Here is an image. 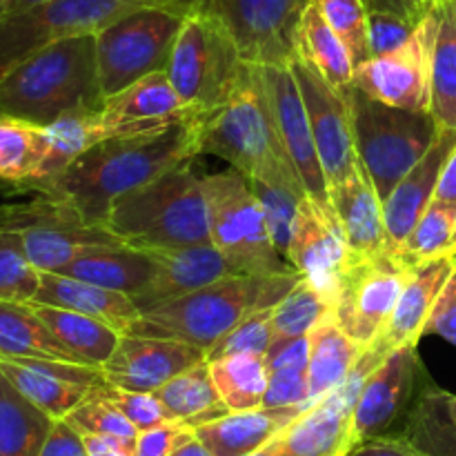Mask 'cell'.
<instances>
[{"mask_svg":"<svg viewBox=\"0 0 456 456\" xmlns=\"http://www.w3.org/2000/svg\"><path fill=\"white\" fill-rule=\"evenodd\" d=\"M410 267L392 254L359 261L338 292L334 319L361 343L374 346L386 334Z\"/></svg>","mask_w":456,"mask_h":456,"instance_id":"5bb4252c","label":"cell"},{"mask_svg":"<svg viewBox=\"0 0 456 456\" xmlns=\"http://www.w3.org/2000/svg\"><path fill=\"white\" fill-rule=\"evenodd\" d=\"M419 377L417 346L395 347L368 374L354 410L356 444L381 436L408 410Z\"/></svg>","mask_w":456,"mask_h":456,"instance_id":"d6986e66","label":"cell"},{"mask_svg":"<svg viewBox=\"0 0 456 456\" xmlns=\"http://www.w3.org/2000/svg\"><path fill=\"white\" fill-rule=\"evenodd\" d=\"M289 67L301 87L321 165L332 187L350 176L359 163L350 101L298 56L289 61Z\"/></svg>","mask_w":456,"mask_h":456,"instance_id":"9a60e30c","label":"cell"},{"mask_svg":"<svg viewBox=\"0 0 456 456\" xmlns=\"http://www.w3.org/2000/svg\"><path fill=\"white\" fill-rule=\"evenodd\" d=\"M316 7L325 16L350 49L354 65L359 67L370 58L368 49V7L365 0H314Z\"/></svg>","mask_w":456,"mask_h":456,"instance_id":"f6af8a7d","label":"cell"},{"mask_svg":"<svg viewBox=\"0 0 456 456\" xmlns=\"http://www.w3.org/2000/svg\"><path fill=\"white\" fill-rule=\"evenodd\" d=\"M0 359H53L80 363L29 303L0 301ZM85 365V363H83Z\"/></svg>","mask_w":456,"mask_h":456,"instance_id":"1f68e13d","label":"cell"},{"mask_svg":"<svg viewBox=\"0 0 456 456\" xmlns=\"http://www.w3.org/2000/svg\"><path fill=\"white\" fill-rule=\"evenodd\" d=\"M379 343L363 352L347 381L316 403L307 405L272 444L270 456H347L356 445L354 410L368 374L386 359Z\"/></svg>","mask_w":456,"mask_h":456,"instance_id":"7c38bea8","label":"cell"},{"mask_svg":"<svg viewBox=\"0 0 456 456\" xmlns=\"http://www.w3.org/2000/svg\"><path fill=\"white\" fill-rule=\"evenodd\" d=\"M40 288V270L29 261L18 232L0 227V301H34Z\"/></svg>","mask_w":456,"mask_h":456,"instance_id":"7bdbcfd3","label":"cell"},{"mask_svg":"<svg viewBox=\"0 0 456 456\" xmlns=\"http://www.w3.org/2000/svg\"><path fill=\"white\" fill-rule=\"evenodd\" d=\"M263 74H265L267 94H270L276 127H279L285 151H288L307 196L338 227L337 214H334L332 203H330L328 178H325L323 165H321L319 150H316L314 134H312L305 101H303L297 76H294L289 65H263Z\"/></svg>","mask_w":456,"mask_h":456,"instance_id":"2e32d148","label":"cell"},{"mask_svg":"<svg viewBox=\"0 0 456 456\" xmlns=\"http://www.w3.org/2000/svg\"><path fill=\"white\" fill-rule=\"evenodd\" d=\"M423 334H436L456 347V274L448 281L441 297L436 298Z\"/></svg>","mask_w":456,"mask_h":456,"instance_id":"f5cc1de1","label":"cell"},{"mask_svg":"<svg viewBox=\"0 0 456 456\" xmlns=\"http://www.w3.org/2000/svg\"><path fill=\"white\" fill-rule=\"evenodd\" d=\"M34 303L94 316L98 321H105L120 334L127 332L129 325L142 314L129 294L114 292V289L101 288V285L87 283L74 276L58 274V272H40V288Z\"/></svg>","mask_w":456,"mask_h":456,"instance_id":"4316f807","label":"cell"},{"mask_svg":"<svg viewBox=\"0 0 456 456\" xmlns=\"http://www.w3.org/2000/svg\"><path fill=\"white\" fill-rule=\"evenodd\" d=\"M354 123L356 154L386 203L396 183L435 145L441 125L430 111L386 105L352 87L347 94Z\"/></svg>","mask_w":456,"mask_h":456,"instance_id":"8992f818","label":"cell"},{"mask_svg":"<svg viewBox=\"0 0 456 456\" xmlns=\"http://www.w3.org/2000/svg\"><path fill=\"white\" fill-rule=\"evenodd\" d=\"M190 114H196V111L183 105L165 69L151 71L125 87L123 92L105 98V105L101 110L107 127L116 132L167 125Z\"/></svg>","mask_w":456,"mask_h":456,"instance_id":"d4e9b609","label":"cell"},{"mask_svg":"<svg viewBox=\"0 0 456 456\" xmlns=\"http://www.w3.org/2000/svg\"><path fill=\"white\" fill-rule=\"evenodd\" d=\"M267 368L272 370H301L310 361V334L303 337L274 338L265 354Z\"/></svg>","mask_w":456,"mask_h":456,"instance_id":"816d5d0a","label":"cell"},{"mask_svg":"<svg viewBox=\"0 0 456 456\" xmlns=\"http://www.w3.org/2000/svg\"><path fill=\"white\" fill-rule=\"evenodd\" d=\"M214 386L230 412L263 408L270 368L263 354H232L208 361Z\"/></svg>","mask_w":456,"mask_h":456,"instance_id":"d590c367","label":"cell"},{"mask_svg":"<svg viewBox=\"0 0 456 456\" xmlns=\"http://www.w3.org/2000/svg\"><path fill=\"white\" fill-rule=\"evenodd\" d=\"M203 116L105 138L34 190L69 203L89 225H102L120 196L199 159Z\"/></svg>","mask_w":456,"mask_h":456,"instance_id":"6da1fadb","label":"cell"},{"mask_svg":"<svg viewBox=\"0 0 456 456\" xmlns=\"http://www.w3.org/2000/svg\"><path fill=\"white\" fill-rule=\"evenodd\" d=\"M154 395L159 396V401L165 405L174 421H183L190 428L230 412L223 405L221 395L214 386L208 359L174 377Z\"/></svg>","mask_w":456,"mask_h":456,"instance_id":"e575fe53","label":"cell"},{"mask_svg":"<svg viewBox=\"0 0 456 456\" xmlns=\"http://www.w3.org/2000/svg\"><path fill=\"white\" fill-rule=\"evenodd\" d=\"M167 456H214V454L200 444L199 436L194 435V430H187Z\"/></svg>","mask_w":456,"mask_h":456,"instance_id":"680465c9","label":"cell"},{"mask_svg":"<svg viewBox=\"0 0 456 456\" xmlns=\"http://www.w3.org/2000/svg\"><path fill=\"white\" fill-rule=\"evenodd\" d=\"M456 145V129L441 127L435 145L423 154V159L396 183L392 194L383 203L386 216V252L395 254L403 245L410 232L423 216L428 205L435 200L441 172L445 160Z\"/></svg>","mask_w":456,"mask_h":456,"instance_id":"7402d4cb","label":"cell"},{"mask_svg":"<svg viewBox=\"0 0 456 456\" xmlns=\"http://www.w3.org/2000/svg\"><path fill=\"white\" fill-rule=\"evenodd\" d=\"M419 454H421V456H426V454H423V452H419Z\"/></svg>","mask_w":456,"mask_h":456,"instance_id":"03108f58","label":"cell"},{"mask_svg":"<svg viewBox=\"0 0 456 456\" xmlns=\"http://www.w3.org/2000/svg\"><path fill=\"white\" fill-rule=\"evenodd\" d=\"M450 248H456V225H454V234H452V243H450Z\"/></svg>","mask_w":456,"mask_h":456,"instance_id":"e7e4bbea","label":"cell"},{"mask_svg":"<svg viewBox=\"0 0 456 456\" xmlns=\"http://www.w3.org/2000/svg\"><path fill=\"white\" fill-rule=\"evenodd\" d=\"M294 49L297 56L314 67L334 89L347 96L354 87V58L341 36L325 20L314 0H305L303 4L297 36H294Z\"/></svg>","mask_w":456,"mask_h":456,"instance_id":"f1b7e54d","label":"cell"},{"mask_svg":"<svg viewBox=\"0 0 456 456\" xmlns=\"http://www.w3.org/2000/svg\"><path fill=\"white\" fill-rule=\"evenodd\" d=\"M190 165L120 196L102 227L141 249L212 243L203 176H196Z\"/></svg>","mask_w":456,"mask_h":456,"instance_id":"5b68a950","label":"cell"},{"mask_svg":"<svg viewBox=\"0 0 456 456\" xmlns=\"http://www.w3.org/2000/svg\"><path fill=\"white\" fill-rule=\"evenodd\" d=\"M307 405L227 412L191 428L214 456H252L276 439Z\"/></svg>","mask_w":456,"mask_h":456,"instance_id":"484cf974","label":"cell"},{"mask_svg":"<svg viewBox=\"0 0 456 456\" xmlns=\"http://www.w3.org/2000/svg\"><path fill=\"white\" fill-rule=\"evenodd\" d=\"M288 263L337 303L338 292L359 258L352 254L343 232L307 196L298 208Z\"/></svg>","mask_w":456,"mask_h":456,"instance_id":"e0dca14e","label":"cell"},{"mask_svg":"<svg viewBox=\"0 0 456 456\" xmlns=\"http://www.w3.org/2000/svg\"><path fill=\"white\" fill-rule=\"evenodd\" d=\"M96 34L56 40L0 76V114L52 125L61 116L102 110Z\"/></svg>","mask_w":456,"mask_h":456,"instance_id":"7a4b0ae2","label":"cell"},{"mask_svg":"<svg viewBox=\"0 0 456 456\" xmlns=\"http://www.w3.org/2000/svg\"><path fill=\"white\" fill-rule=\"evenodd\" d=\"M436 31L439 4L419 22L414 34L403 45L361 62L354 69V87L386 105L410 111H430Z\"/></svg>","mask_w":456,"mask_h":456,"instance_id":"4fadbf2b","label":"cell"},{"mask_svg":"<svg viewBox=\"0 0 456 456\" xmlns=\"http://www.w3.org/2000/svg\"><path fill=\"white\" fill-rule=\"evenodd\" d=\"M40 3H47V0H0V18L12 16V13L25 12V9L36 7Z\"/></svg>","mask_w":456,"mask_h":456,"instance_id":"91938a15","label":"cell"},{"mask_svg":"<svg viewBox=\"0 0 456 456\" xmlns=\"http://www.w3.org/2000/svg\"><path fill=\"white\" fill-rule=\"evenodd\" d=\"M454 274L456 248H450L439 256L410 267L395 314H392L386 334L377 341L379 346L386 347L387 352L401 346H419L423 332H426L428 319L432 314V307Z\"/></svg>","mask_w":456,"mask_h":456,"instance_id":"603a6c76","label":"cell"},{"mask_svg":"<svg viewBox=\"0 0 456 456\" xmlns=\"http://www.w3.org/2000/svg\"><path fill=\"white\" fill-rule=\"evenodd\" d=\"M53 421L0 370V456H38Z\"/></svg>","mask_w":456,"mask_h":456,"instance_id":"836d02e7","label":"cell"},{"mask_svg":"<svg viewBox=\"0 0 456 456\" xmlns=\"http://www.w3.org/2000/svg\"><path fill=\"white\" fill-rule=\"evenodd\" d=\"M426 456H456V426L444 403V390H426L408 412L403 435Z\"/></svg>","mask_w":456,"mask_h":456,"instance_id":"f35d334b","label":"cell"},{"mask_svg":"<svg viewBox=\"0 0 456 456\" xmlns=\"http://www.w3.org/2000/svg\"><path fill=\"white\" fill-rule=\"evenodd\" d=\"M252 456H270V452H267V448H263V450H258V452H254Z\"/></svg>","mask_w":456,"mask_h":456,"instance_id":"be15d7a7","label":"cell"},{"mask_svg":"<svg viewBox=\"0 0 456 456\" xmlns=\"http://www.w3.org/2000/svg\"><path fill=\"white\" fill-rule=\"evenodd\" d=\"M430 114L439 120L441 127L456 129V0L439 3Z\"/></svg>","mask_w":456,"mask_h":456,"instance_id":"74e56055","label":"cell"},{"mask_svg":"<svg viewBox=\"0 0 456 456\" xmlns=\"http://www.w3.org/2000/svg\"><path fill=\"white\" fill-rule=\"evenodd\" d=\"M4 377L52 419H65L87 399L102 370L53 359H0Z\"/></svg>","mask_w":456,"mask_h":456,"instance_id":"ffe728a7","label":"cell"},{"mask_svg":"<svg viewBox=\"0 0 456 456\" xmlns=\"http://www.w3.org/2000/svg\"><path fill=\"white\" fill-rule=\"evenodd\" d=\"M65 419L80 432V435H96L105 436V439H114L134 452L138 430L129 423V419L125 417L114 403H110V401L96 390V386L89 390L87 399H85L78 408L71 410Z\"/></svg>","mask_w":456,"mask_h":456,"instance_id":"ee69618b","label":"cell"},{"mask_svg":"<svg viewBox=\"0 0 456 456\" xmlns=\"http://www.w3.org/2000/svg\"><path fill=\"white\" fill-rule=\"evenodd\" d=\"M347 456H421L405 436H372L356 444Z\"/></svg>","mask_w":456,"mask_h":456,"instance_id":"11a10c76","label":"cell"},{"mask_svg":"<svg viewBox=\"0 0 456 456\" xmlns=\"http://www.w3.org/2000/svg\"><path fill=\"white\" fill-rule=\"evenodd\" d=\"M209 232L227 261L249 276L288 274L294 267L281 256L267 230L261 200L248 178L236 169L203 176Z\"/></svg>","mask_w":456,"mask_h":456,"instance_id":"ba28073f","label":"cell"},{"mask_svg":"<svg viewBox=\"0 0 456 456\" xmlns=\"http://www.w3.org/2000/svg\"><path fill=\"white\" fill-rule=\"evenodd\" d=\"M47 154V127L0 114V181L29 185Z\"/></svg>","mask_w":456,"mask_h":456,"instance_id":"8d00e7d4","label":"cell"},{"mask_svg":"<svg viewBox=\"0 0 456 456\" xmlns=\"http://www.w3.org/2000/svg\"><path fill=\"white\" fill-rule=\"evenodd\" d=\"M301 274L297 270L276 276H232L174 301L150 307L125 334L160 337L190 343L208 354L234 325L265 307H274Z\"/></svg>","mask_w":456,"mask_h":456,"instance_id":"277c9868","label":"cell"},{"mask_svg":"<svg viewBox=\"0 0 456 456\" xmlns=\"http://www.w3.org/2000/svg\"><path fill=\"white\" fill-rule=\"evenodd\" d=\"M85 445H87L89 456H134L129 448H125L123 444L114 439H105V436L96 435H83Z\"/></svg>","mask_w":456,"mask_h":456,"instance_id":"6f0895ef","label":"cell"},{"mask_svg":"<svg viewBox=\"0 0 456 456\" xmlns=\"http://www.w3.org/2000/svg\"><path fill=\"white\" fill-rule=\"evenodd\" d=\"M401 3H403L410 12L417 13L419 18H426L428 13H430L432 9L441 3V0H401Z\"/></svg>","mask_w":456,"mask_h":456,"instance_id":"94428289","label":"cell"},{"mask_svg":"<svg viewBox=\"0 0 456 456\" xmlns=\"http://www.w3.org/2000/svg\"><path fill=\"white\" fill-rule=\"evenodd\" d=\"M187 430H191L187 423L167 421L163 426L138 432L136 445H134V456H167Z\"/></svg>","mask_w":456,"mask_h":456,"instance_id":"f907efd6","label":"cell"},{"mask_svg":"<svg viewBox=\"0 0 456 456\" xmlns=\"http://www.w3.org/2000/svg\"><path fill=\"white\" fill-rule=\"evenodd\" d=\"M183 18L163 7H141L98 31L96 61L102 96H114L142 76L165 69Z\"/></svg>","mask_w":456,"mask_h":456,"instance_id":"9c48e42d","label":"cell"},{"mask_svg":"<svg viewBox=\"0 0 456 456\" xmlns=\"http://www.w3.org/2000/svg\"><path fill=\"white\" fill-rule=\"evenodd\" d=\"M205 350L160 337L120 334L111 359L102 365V379L123 390L156 392L185 370L203 363Z\"/></svg>","mask_w":456,"mask_h":456,"instance_id":"ac0fdd59","label":"cell"},{"mask_svg":"<svg viewBox=\"0 0 456 456\" xmlns=\"http://www.w3.org/2000/svg\"><path fill=\"white\" fill-rule=\"evenodd\" d=\"M205 154L227 160L248 181L303 187L276 127L263 65L245 62L230 101L203 116L200 156Z\"/></svg>","mask_w":456,"mask_h":456,"instance_id":"3957f363","label":"cell"},{"mask_svg":"<svg viewBox=\"0 0 456 456\" xmlns=\"http://www.w3.org/2000/svg\"><path fill=\"white\" fill-rule=\"evenodd\" d=\"M292 405H312L307 368L272 370L263 408H292Z\"/></svg>","mask_w":456,"mask_h":456,"instance_id":"681fc988","label":"cell"},{"mask_svg":"<svg viewBox=\"0 0 456 456\" xmlns=\"http://www.w3.org/2000/svg\"><path fill=\"white\" fill-rule=\"evenodd\" d=\"M245 62L234 36L221 22L203 13H187L165 71L187 110L212 114L230 101Z\"/></svg>","mask_w":456,"mask_h":456,"instance_id":"52a82bcc","label":"cell"},{"mask_svg":"<svg viewBox=\"0 0 456 456\" xmlns=\"http://www.w3.org/2000/svg\"><path fill=\"white\" fill-rule=\"evenodd\" d=\"M454 225L456 205L435 199L428 205V209L419 218V223L410 232L408 239L403 240V245L392 256H396L408 267L419 265V263L428 261V258L439 256V254L450 249Z\"/></svg>","mask_w":456,"mask_h":456,"instance_id":"60d3db41","label":"cell"},{"mask_svg":"<svg viewBox=\"0 0 456 456\" xmlns=\"http://www.w3.org/2000/svg\"><path fill=\"white\" fill-rule=\"evenodd\" d=\"M330 203L352 254L359 261L387 254L383 200L361 160L350 176L330 187Z\"/></svg>","mask_w":456,"mask_h":456,"instance_id":"cb8c5ba5","label":"cell"},{"mask_svg":"<svg viewBox=\"0 0 456 456\" xmlns=\"http://www.w3.org/2000/svg\"><path fill=\"white\" fill-rule=\"evenodd\" d=\"M254 194L261 200L263 214H265L267 230H270L272 240L281 256L288 261L289 243H292L294 225H297L298 208L303 199H307V191L303 187L292 185H276V183L265 181H249Z\"/></svg>","mask_w":456,"mask_h":456,"instance_id":"b9f144b4","label":"cell"},{"mask_svg":"<svg viewBox=\"0 0 456 456\" xmlns=\"http://www.w3.org/2000/svg\"><path fill=\"white\" fill-rule=\"evenodd\" d=\"M274 328H272V307L258 310L240 321L230 330L221 341L214 343L208 350V361L223 359L232 354H267L274 343Z\"/></svg>","mask_w":456,"mask_h":456,"instance_id":"bcb514c9","label":"cell"},{"mask_svg":"<svg viewBox=\"0 0 456 456\" xmlns=\"http://www.w3.org/2000/svg\"><path fill=\"white\" fill-rule=\"evenodd\" d=\"M38 456H89L85 436L67 419H56Z\"/></svg>","mask_w":456,"mask_h":456,"instance_id":"db71d44e","label":"cell"},{"mask_svg":"<svg viewBox=\"0 0 456 456\" xmlns=\"http://www.w3.org/2000/svg\"><path fill=\"white\" fill-rule=\"evenodd\" d=\"M96 390L101 392L110 403H114L116 408L129 419V423H132L138 432L163 426V423L167 421H174L154 392L123 390V387H116L111 386V383H107L105 379H101V381L96 383Z\"/></svg>","mask_w":456,"mask_h":456,"instance_id":"c3c4849f","label":"cell"},{"mask_svg":"<svg viewBox=\"0 0 456 456\" xmlns=\"http://www.w3.org/2000/svg\"><path fill=\"white\" fill-rule=\"evenodd\" d=\"M58 274L74 276L114 292L138 297L150 288L156 276V261L147 249L132 245H101L76 256L58 270Z\"/></svg>","mask_w":456,"mask_h":456,"instance_id":"83f0119b","label":"cell"},{"mask_svg":"<svg viewBox=\"0 0 456 456\" xmlns=\"http://www.w3.org/2000/svg\"><path fill=\"white\" fill-rule=\"evenodd\" d=\"M29 305L49 325V330L61 338L62 346L78 356L80 363L102 370V365L111 359V354L118 347L120 332L107 325L105 321L62 310V307L43 305V303L29 301Z\"/></svg>","mask_w":456,"mask_h":456,"instance_id":"d6a6232c","label":"cell"},{"mask_svg":"<svg viewBox=\"0 0 456 456\" xmlns=\"http://www.w3.org/2000/svg\"><path fill=\"white\" fill-rule=\"evenodd\" d=\"M423 18L399 7H368L370 58L381 56L403 45Z\"/></svg>","mask_w":456,"mask_h":456,"instance_id":"7dc6e473","label":"cell"},{"mask_svg":"<svg viewBox=\"0 0 456 456\" xmlns=\"http://www.w3.org/2000/svg\"><path fill=\"white\" fill-rule=\"evenodd\" d=\"M141 7L159 0H47L25 12L0 18V76L29 53L71 36L98 34Z\"/></svg>","mask_w":456,"mask_h":456,"instance_id":"30bf717a","label":"cell"},{"mask_svg":"<svg viewBox=\"0 0 456 456\" xmlns=\"http://www.w3.org/2000/svg\"><path fill=\"white\" fill-rule=\"evenodd\" d=\"M337 303L325 297L321 289L307 279H298V283L272 307V328L276 338L303 337L310 334L321 321L334 316Z\"/></svg>","mask_w":456,"mask_h":456,"instance_id":"ab89813d","label":"cell"},{"mask_svg":"<svg viewBox=\"0 0 456 456\" xmlns=\"http://www.w3.org/2000/svg\"><path fill=\"white\" fill-rule=\"evenodd\" d=\"M444 403H445V410H448L450 419H452V423L456 426V395L444 392Z\"/></svg>","mask_w":456,"mask_h":456,"instance_id":"6125c7cd","label":"cell"},{"mask_svg":"<svg viewBox=\"0 0 456 456\" xmlns=\"http://www.w3.org/2000/svg\"><path fill=\"white\" fill-rule=\"evenodd\" d=\"M305 0H159L178 16L203 13L221 22L248 62L289 65L297 49L298 16Z\"/></svg>","mask_w":456,"mask_h":456,"instance_id":"8fae6325","label":"cell"},{"mask_svg":"<svg viewBox=\"0 0 456 456\" xmlns=\"http://www.w3.org/2000/svg\"><path fill=\"white\" fill-rule=\"evenodd\" d=\"M156 261V276L145 292L134 297L141 312L185 294L203 289L232 276H249L236 270L216 245H185V248L147 249Z\"/></svg>","mask_w":456,"mask_h":456,"instance_id":"44dd1931","label":"cell"},{"mask_svg":"<svg viewBox=\"0 0 456 456\" xmlns=\"http://www.w3.org/2000/svg\"><path fill=\"white\" fill-rule=\"evenodd\" d=\"M435 199L456 205V145L452 154H450L448 160H445V167L444 172H441L439 187H436Z\"/></svg>","mask_w":456,"mask_h":456,"instance_id":"9f6ffc18","label":"cell"},{"mask_svg":"<svg viewBox=\"0 0 456 456\" xmlns=\"http://www.w3.org/2000/svg\"><path fill=\"white\" fill-rule=\"evenodd\" d=\"M334 316L321 321L310 332V361H307V379H310V401L316 403L330 392L341 387L361 361L363 352Z\"/></svg>","mask_w":456,"mask_h":456,"instance_id":"f546056e","label":"cell"},{"mask_svg":"<svg viewBox=\"0 0 456 456\" xmlns=\"http://www.w3.org/2000/svg\"><path fill=\"white\" fill-rule=\"evenodd\" d=\"M45 127H47V154H45V160L34 181L25 185L31 187V190L65 172L89 147L98 145L101 141L116 136V134H125L107 127L101 116V110L71 111V114H65L58 120H53L52 125H45Z\"/></svg>","mask_w":456,"mask_h":456,"instance_id":"4dcf8cb0","label":"cell"}]
</instances>
